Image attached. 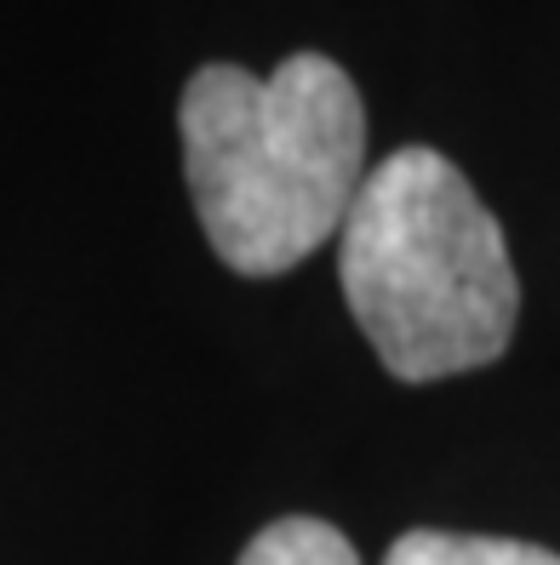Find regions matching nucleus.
Here are the masks:
<instances>
[{
    "mask_svg": "<svg viewBox=\"0 0 560 565\" xmlns=\"http://www.w3.org/2000/svg\"><path fill=\"white\" fill-rule=\"evenodd\" d=\"M241 565H360V554L349 548V537L338 525L292 514V520L263 525L257 537L246 543Z\"/></svg>",
    "mask_w": 560,
    "mask_h": 565,
    "instance_id": "obj_4",
    "label": "nucleus"
},
{
    "mask_svg": "<svg viewBox=\"0 0 560 565\" xmlns=\"http://www.w3.org/2000/svg\"><path fill=\"white\" fill-rule=\"evenodd\" d=\"M383 565H560V554L515 537H469V531H406Z\"/></svg>",
    "mask_w": 560,
    "mask_h": 565,
    "instance_id": "obj_3",
    "label": "nucleus"
},
{
    "mask_svg": "<svg viewBox=\"0 0 560 565\" xmlns=\"http://www.w3.org/2000/svg\"><path fill=\"white\" fill-rule=\"evenodd\" d=\"M178 126L194 217L235 275H286L344 235L367 183V109L332 57L292 52L270 81L207 63L183 86Z\"/></svg>",
    "mask_w": 560,
    "mask_h": 565,
    "instance_id": "obj_1",
    "label": "nucleus"
},
{
    "mask_svg": "<svg viewBox=\"0 0 560 565\" xmlns=\"http://www.w3.org/2000/svg\"><path fill=\"white\" fill-rule=\"evenodd\" d=\"M355 326L401 383L492 365L520 315L504 228L435 149H394L367 172L338 235Z\"/></svg>",
    "mask_w": 560,
    "mask_h": 565,
    "instance_id": "obj_2",
    "label": "nucleus"
}]
</instances>
